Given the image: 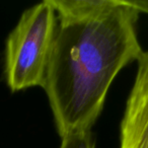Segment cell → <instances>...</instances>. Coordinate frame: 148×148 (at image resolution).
<instances>
[{
  "label": "cell",
  "instance_id": "obj_1",
  "mask_svg": "<svg viewBox=\"0 0 148 148\" xmlns=\"http://www.w3.org/2000/svg\"><path fill=\"white\" fill-rule=\"evenodd\" d=\"M57 29L43 88L60 136L90 131L120 71L143 53L126 0H51Z\"/></svg>",
  "mask_w": 148,
  "mask_h": 148
},
{
  "label": "cell",
  "instance_id": "obj_2",
  "mask_svg": "<svg viewBox=\"0 0 148 148\" xmlns=\"http://www.w3.org/2000/svg\"><path fill=\"white\" fill-rule=\"evenodd\" d=\"M57 23L51 0L23 12L5 44L4 74L11 91L44 87Z\"/></svg>",
  "mask_w": 148,
  "mask_h": 148
},
{
  "label": "cell",
  "instance_id": "obj_3",
  "mask_svg": "<svg viewBox=\"0 0 148 148\" xmlns=\"http://www.w3.org/2000/svg\"><path fill=\"white\" fill-rule=\"evenodd\" d=\"M137 63L121 122L120 148H148V51H143Z\"/></svg>",
  "mask_w": 148,
  "mask_h": 148
},
{
  "label": "cell",
  "instance_id": "obj_4",
  "mask_svg": "<svg viewBox=\"0 0 148 148\" xmlns=\"http://www.w3.org/2000/svg\"><path fill=\"white\" fill-rule=\"evenodd\" d=\"M59 148H95L92 134L90 131L73 132L61 137Z\"/></svg>",
  "mask_w": 148,
  "mask_h": 148
},
{
  "label": "cell",
  "instance_id": "obj_5",
  "mask_svg": "<svg viewBox=\"0 0 148 148\" xmlns=\"http://www.w3.org/2000/svg\"><path fill=\"white\" fill-rule=\"evenodd\" d=\"M130 2L139 12L148 13V1H130Z\"/></svg>",
  "mask_w": 148,
  "mask_h": 148
}]
</instances>
